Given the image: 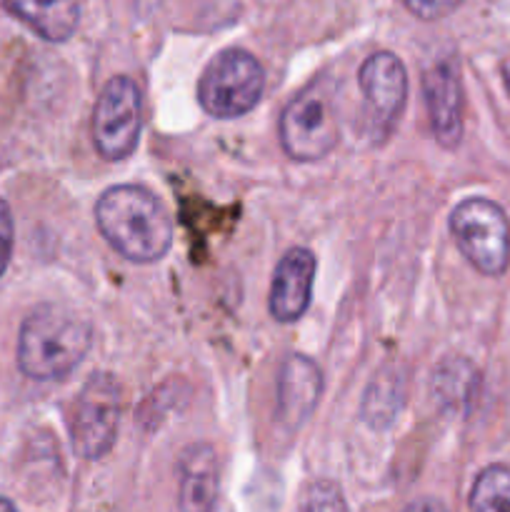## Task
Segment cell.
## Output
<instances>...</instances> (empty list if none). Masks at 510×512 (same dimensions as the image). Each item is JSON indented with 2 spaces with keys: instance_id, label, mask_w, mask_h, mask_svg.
<instances>
[{
  "instance_id": "obj_1",
  "label": "cell",
  "mask_w": 510,
  "mask_h": 512,
  "mask_svg": "<svg viewBox=\"0 0 510 512\" xmlns=\"http://www.w3.org/2000/svg\"><path fill=\"white\" fill-rule=\"evenodd\" d=\"M95 223L115 253L138 265L155 263L173 245V220L143 185H113L95 203Z\"/></svg>"
},
{
  "instance_id": "obj_2",
  "label": "cell",
  "mask_w": 510,
  "mask_h": 512,
  "mask_svg": "<svg viewBox=\"0 0 510 512\" xmlns=\"http://www.w3.org/2000/svg\"><path fill=\"white\" fill-rule=\"evenodd\" d=\"M93 345V325L65 305H38L20 325L18 365L30 380H63Z\"/></svg>"
},
{
  "instance_id": "obj_3",
  "label": "cell",
  "mask_w": 510,
  "mask_h": 512,
  "mask_svg": "<svg viewBox=\"0 0 510 512\" xmlns=\"http://www.w3.org/2000/svg\"><path fill=\"white\" fill-rule=\"evenodd\" d=\"M265 70L253 53L228 48L215 55L198 83L200 108L220 120L240 118L260 103Z\"/></svg>"
},
{
  "instance_id": "obj_4",
  "label": "cell",
  "mask_w": 510,
  "mask_h": 512,
  "mask_svg": "<svg viewBox=\"0 0 510 512\" xmlns=\"http://www.w3.org/2000/svg\"><path fill=\"white\" fill-rule=\"evenodd\" d=\"M450 233L478 273L498 278L510 263V223L488 198H468L450 213Z\"/></svg>"
},
{
  "instance_id": "obj_5",
  "label": "cell",
  "mask_w": 510,
  "mask_h": 512,
  "mask_svg": "<svg viewBox=\"0 0 510 512\" xmlns=\"http://www.w3.org/2000/svg\"><path fill=\"white\" fill-rule=\"evenodd\" d=\"M338 143L335 103L323 85L300 90L280 115V145L298 163L323 160Z\"/></svg>"
},
{
  "instance_id": "obj_6",
  "label": "cell",
  "mask_w": 510,
  "mask_h": 512,
  "mask_svg": "<svg viewBox=\"0 0 510 512\" xmlns=\"http://www.w3.org/2000/svg\"><path fill=\"white\" fill-rule=\"evenodd\" d=\"M120 410H123V393L115 375H90L75 400L73 423H70L73 448L80 458L100 460L113 450L115 438H118Z\"/></svg>"
},
{
  "instance_id": "obj_7",
  "label": "cell",
  "mask_w": 510,
  "mask_h": 512,
  "mask_svg": "<svg viewBox=\"0 0 510 512\" xmlns=\"http://www.w3.org/2000/svg\"><path fill=\"white\" fill-rule=\"evenodd\" d=\"M143 128V98L128 75L108 80L93 108V143L105 160H125Z\"/></svg>"
},
{
  "instance_id": "obj_8",
  "label": "cell",
  "mask_w": 510,
  "mask_h": 512,
  "mask_svg": "<svg viewBox=\"0 0 510 512\" xmlns=\"http://www.w3.org/2000/svg\"><path fill=\"white\" fill-rule=\"evenodd\" d=\"M358 83L368 110L370 133L373 138L385 140L398 125L408 100V73L403 60L388 50L373 53L360 65Z\"/></svg>"
},
{
  "instance_id": "obj_9",
  "label": "cell",
  "mask_w": 510,
  "mask_h": 512,
  "mask_svg": "<svg viewBox=\"0 0 510 512\" xmlns=\"http://www.w3.org/2000/svg\"><path fill=\"white\" fill-rule=\"evenodd\" d=\"M423 95L438 143L455 148L463 138V83L453 58H440L425 68Z\"/></svg>"
},
{
  "instance_id": "obj_10",
  "label": "cell",
  "mask_w": 510,
  "mask_h": 512,
  "mask_svg": "<svg viewBox=\"0 0 510 512\" xmlns=\"http://www.w3.org/2000/svg\"><path fill=\"white\" fill-rule=\"evenodd\" d=\"M315 255L308 248H293L280 258L270 283V315L278 323H295L310 308L315 280Z\"/></svg>"
},
{
  "instance_id": "obj_11",
  "label": "cell",
  "mask_w": 510,
  "mask_h": 512,
  "mask_svg": "<svg viewBox=\"0 0 510 512\" xmlns=\"http://www.w3.org/2000/svg\"><path fill=\"white\" fill-rule=\"evenodd\" d=\"M323 393V373L305 355H288L278 375V420L288 430H298L318 408Z\"/></svg>"
},
{
  "instance_id": "obj_12",
  "label": "cell",
  "mask_w": 510,
  "mask_h": 512,
  "mask_svg": "<svg viewBox=\"0 0 510 512\" xmlns=\"http://www.w3.org/2000/svg\"><path fill=\"white\" fill-rule=\"evenodd\" d=\"M218 503V460L210 445H190L180 455V508L210 512Z\"/></svg>"
},
{
  "instance_id": "obj_13",
  "label": "cell",
  "mask_w": 510,
  "mask_h": 512,
  "mask_svg": "<svg viewBox=\"0 0 510 512\" xmlns=\"http://www.w3.org/2000/svg\"><path fill=\"white\" fill-rule=\"evenodd\" d=\"M3 8L48 43L70 40L80 23L78 0H3Z\"/></svg>"
},
{
  "instance_id": "obj_14",
  "label": "cell",
  "mask_w": 510,
  "mask_h": 512,
  "mask_svg": "<svg viewBox=\"0 0 510 512\" xmlns=\"http://www.w3.org/2000/svg\"><path fill=\"white\" fill-rule=\"evenodd\" d=\"M405 403V375L395 365L383 368L378 375H373L368 390L363 395V415L365 423L373 430H385L398 420L400 410Z\"/></svg>"
},
{
  "instance_id": "obj_15",
  "label": "cell",
  "mask_w": 510,
  "mask_h": 512,
  "mask_svg": "<svg viewBox=\"0 0 510 512\" xmlns=\"http://www.w3.org/2000/svg\"><path fill=\"white\" fill-rule=\"evenodd\" d=\"M470 512H510V470L505 465H490L475 478Z\"/></svg>"
},
{
  "instance_id": "obj_16",
  "label": "cell",
  "mask_w": 510,
  "mask_h": 512,
  "mask_svg": "<svg viewBox=\"0 0 510 512\" xmlns=\"http://www.w3.org/2000/svg\"><path fill=\"white\" fill-rule=\"evenodd\" d=\"M475 378H478V375H475L473 365L465 363V360H455V363L443 365V368L438 370L433 383L438 385L440 398L450 400L453 405H460L470 400Z\"/></svg>"
},
{
  "instance_id": "obj_17",
  "label": "cell",
  "mask_w": 510,
  "mask_h": 512,
  "mask_svg": "<svg viewBox=\"0 0 510 512\" xmlns=\"http://www.w3.org/2000/svg\"><path fill=\"white\" fill-rule=\"evenodd\" d=\"M300 512H348L343 493L330 480H315L305 488Z\"/></svg>"
},
{
  "instance_id": "obj_18",
  "label": "cell",
  "mask_w": 510,
  "mask_h": 512,
  "mask_svg": "<svg viewBox=\"0 0 510 512\" xmlns=\"http://www.w3.org/2000/svg\"><path fill=\"white\" fill-rule=\"evenodd\" d=\"M405 8L420 20H440L453 13L460 0H403Z\"/></svg>"
},
{
  "instance_id": "obj_19",
  "label": "cell",
  "mask_w": 510,
  "mask_h": 512,
  "mask_svg": "<svg viewBox=\"0 0 510 512\" xmlns=\"http://www.w3.org/2000/svg\"><path fill=\"white\" fill-rule=\"evenodd\" d=\"M13 213H10V205L0 198V278L8 270L10 255H13Z\"/></svg>"
},
{
  "instance_id": "obj_20",
  "label": "cell",
  "mask_w": 510,
  "mask_h": 512,
  "mask_svg": "<svg viewBox=\"0 0 510 512\" xmlns=\"http://www.w3.org/2000/svg\"><path fill=\"white\" fill-rule=\"evenodd\" d=\"M405 512H448V510H445V505L440 503V500L420 498V500H415V503H410Z\"/></svg>"
},
{
  "instance_id": "obj_21",
  "label": "cell",
  "mask_w": 510,
  "mask_h": 512,
  "mask_svg": "<svg viewBox=\"0 0 510 512\" xmlns=\"http://www.w3.org/2000/svg\"><path fill=\"white\" fill-rule=\"evenodd\" d=\"M503 83H505V90H508V95H510V55L505 58V63H503Z\"/></svg>"
},
{
  "instance_id": "obj_22",
  "label": "cell",
  "mask_w": 510,
  "mask_h": 512,
  "mask_svg": "<svg viewBox=\"0 0 510 512\" xmlns=\"http://www.w3.org/2000/svg\"><path fill=\"white\" fill-rule=\"evenodd\" d=\"M0 512H18L8 498H0Z\"/></svg>"
},
{
  "instance_id": "obj_23",
  "label": "cell",
  "mask_w": 510,
  "mask_h": 512,
  "mask_svg": "<svg viewBox=\"0 0 510 512\" xmlns=\"http://www.w3.org/2000/svg\"><path fill=\"white\" fill-rule=\"evenodd\" d=\"M210 512H230V508L225 503H215L213 510H210Z\"/></svg>"
}]
</instances>
